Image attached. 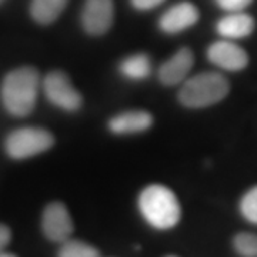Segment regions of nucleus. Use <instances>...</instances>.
Masks as SVG:
<instances>
[{"mask_svg":"<svg viewBox=\"0 0 257 257\" xmlns=\"http://www.w3.org/2000/svg\"><path fill=\"white\" fill-rule=\"evenodd\" d=\"M40 89V74L35 67L23 66L5 76L0 99L6 111L15 117H25L36 106Z\"/></svg>","mask_w":257,"mask_h":257,"instance_id":"1","label":"nucleus"},{"mask_svg":"<svg viewBox=\"0 0 257 257\" xmlns=\"http://www.w3.org/2000/svg\"><path fill=\"white\" fill-rule=\"evenodd\" d=\"M138 207L142 217L156 230H170L182 219V206L172 189L165 184H149L139 193Z\"/></svg>","mask_w":257,"mask_h":257,"instance_id":"2","label":"nucleus"},{"mask_svg":"<svg viewBox=\"0 0 257 257\" xmlns=\"http://www.w3.org/2000/svg\"><path fill=\"white\" fill-rule=\"evenodd\" d=\"M230 93V83L219 72H202L193 74L177 94L179 103L186 109H206L224 100Z\"/></svg>","mask_w":257,"mask_h":257,"instance_id":"3","label":"nucleus"},{"mask_svg":"<svg viewBox=\"0 0 257 257\" xmlns=\"http://www.w3.org/2000/svg\"><path fill=\"white\" fill-rule=\"evenodd\" d=\"M55 145L53 135L43 127H20L10 132L5 140L8 156L23 160L47 152Z\"/></svg>","mask_w":257,"mask_h":257,"instance_id":"4","label":"nucleus"},{"mask_svg":"<svg viewBox=\"0 0 257 257\" xmlns=\"http://www.w3.org/2000/svg\"><path fill=\"white\" fill-rule=\"evenodd\" d=\"M42 89L46 99L57 109L69 113L79 111L83 106V96L62 70H52L45 76Z\"/></svg>","mask_w":257,"mask_h":257,"instance_id":"5","label":"nucleus"},{"mask_svg":"<svg viewBox=\"0 0 257 257\" xmlns=\"http://www.w3.org/2000/svg\"><path fill=\"white\" fill-rule=\"evenodd\" d=\"M83 30L90 36L106 35L114 22L113 0H84L80 15Z\"/></svg>","mask_w":257,"mask_h":257,"instance_id":"6","label":"nucleus"},{"mask_svg":"<svg viewBox=\"0 0 257 257\" xmlns=\"http://www.w3.org/2000/svg\"><path fill=\"white\" fill-rule=\"evenodd\" d=\"M43 234L53 243H63L72 237L74 230L73 219L63 203L53 202L47 204L42 214Z\"/></svg>","mask_w":257,"mask_h":257,"instance_id":"7","label":"nucleus"},{"mask_svg":"<svg viewBox=\"0 0 257 257\" xmlns=\"http://www.w3.org/2000/svg\"><path fill=\"white\" fill-rule=\"evenodd\" d=\"M207 59L224 72H241L248 66L247 52L233 40H217L207 47Z\"/></svg>","mask_w":257,"mask_h":257,"instance_id":"8","label":"nucleus"},{"mask_svg":"<svg viewBox=\"0 0 257 257\" xmlns=\"http://www.w3.org/2000/svg\"><path fill=\"white\" fill-rule=\"evenodd\" d=\"M194 66V53L189 47H180L175 55L162 63L157 72V79L166 87L182 84L189 79Z\"/></svg>","mask_w":257,"mask_h":257,"instance_id":"9","label":"nucleus"},{"mask_svg":"<svg viewBox=\"0 0 257 257\" xmlns=\"http://www.w3.org/2000/svg\"><path fill=\"white\" fill-rule=\"evenodd\" d=\"M200 19V12L192 2H179L159 19V29L166 35H177L193 28Z\"/></svg>","mask_w":257,"mask_h":257,"instance_id":"10","label":"nucleus"},{"mask_svg":"<svg viewBox=\"0 0 257 257\" xmlns=\"http://www.w3.org/2000/svg\"><path fill=\"white\" fill-rule=\"evenodd\" d=\"M153 126V116L146 110H127L113 116L107 127L113 135H138L147 132Z\"/></svg>","mask_w":257,"mask_h":257,"instance_id":"11","label":"nucleus"},{"mask_svg":"<svg viewBox=\"0 0 257 257\" xmlns=\"http://www.w3.org/2000/svg\"><path fill=\"white\" fill-rule=\"evenodd\" d=\"M256 28V20L251 15L243 10L239 12H229L226 16L217 22L216 32L223 39L227 40H239L250 36Z\"/></svg>","mask_w":257,"mask_h":257,"instance_id":"12","label":"nucleus"},{"mask_svg":"<svg viewBox=\"0 0 257 257\" xmlns=\"http://www.w3.org/2000/svg\"><path fill=\"white\" fill-rule=\"evenodd\" d=\"M119 72L128 80H145L152 73V60L145 53L130 55L119 63Z\"/></svg>","mask_w":257,"mask_h":257,"instance_id":"13","label":"nucleus"},{"mask_svg":"<svg viewBox=\"0 0 257 257\" xmlns=\"http://www.w3.org/2000/svg\"><path fill=\"white\" fill-rule=\"evenodd\" d=\"M69 0H32L30 16L39 25H50L63 13Z\"/></svg>","mask_w":257,"mask_h":257,"instance_id":"14","label":"nucleus"},{"mask_svg":"<svg viewBox=\"0 0 257 257\" xmlns=\"http://www.w3.org/2000/svg\"><path fill=\"white\" fill-rule=\"evenodd\" d=\"M57 257H100V253L86 241L69 239L62 243Z\"/></svg>","mask_w":257,"mask_h":257,"instance_id":"15","label":"nucleus"},{"mask_svg":"<svg viewBox=\"0 0 257 257\" xmlns=\"http://www.w3.org/2000/svg\"><path fill=\"white\" fill-rule=\"evenodd\" d=\"M234 250L243 257H257V234L239 233L233 239Z\"/></svg>","mask_w":257,"mask_h":257,"instance_id":"16","label":"nucleus"},{"mask_svg":"<svg viewBox=\"0 0 257 257\" xmlns=\"http://www.w3.org/2000/svg\"><path fill=\"white\" fill-rule=\"evenodd\" d=\"M240 213L250 223L257 224V186L244 193L240 200Z\"/></svg>","mask_w":257,"mask_h":257,"instance_id":"17","label":"nucleus"},{"mask_svg":"<svg viewBox=\"0 0 257 257\" xmlns=\"http://www.w3.org/2000/svg\"><path fill=\"white\" fill-rule=\"evenodd\" d=\"M219 8H221L226 12H239V10H244L248 8L253 0H214Z\"/></svg>","mask_w":257,"mask_h":257,"instance_id":"18","label":"nucleus"},{"mask_svg":"<svg viewBox=\"0 0 257 257\" xmlns=\"http://www.w3.org/2000/svg\"><path fill=\"white\" fill-rule=\"evenodd\" d=\"M166 0H130V5L139 12H147L163 5Z\"/></svg>","mask_w":257,"mask_h":257,"instance_id":"19","label":"nucleus"},{"mask_svg":"<svg viewBox=\"0 0 257 257\" xmlns=\"http://www.w3.org/2000/svg\"><path fill=\"white\" fill-rule=\"evenodd\" d=\"M10 239H12V233H10L9 227L5 224H0V254L5 251V248L8 247Z\"/></svg>","mask_w":257,"mask_h":257,"instance_id":"20","label":"nucleus"},{"mask_svg":"<svg viewBox=\"0 0 257 257\" xmlns=\"http://www.w3.org/2000/svg\"><path fill=\"white\" fill-rule=\"evenodd\" d=\"M0 257H18V256H15L13 253H6V251H3V253L0 254Z\"/></svg>","mask_w":257,"mask_h":257,"instance_id":"21","label":"nucleus"},{"mask_svg":"<svg viewBox=\"0 0 257 257\" xmlns=\"http://www.w3.org/2000/svg\"><path fill=\"white\" fill-rule=\"evenodd\" d=\"M166 257H177V256H166Z\"/></svg>","mask_w":257,"mask_h":257,"instance_id":"22","label":"nucleus"},{"mask_svg":"<svg viewBox=\"0 0 257 257\" xmlns=\"http://www.w3.org/2000/svg\"><path fill=\"white\" fill-rule=\"evenodd\" d=\"M2 2H3V0H0V3H2Z\"/></svg>","mask_w":257,"mask_h":257,"instance_id":"23","label":"nucleus"}]
</instances>
